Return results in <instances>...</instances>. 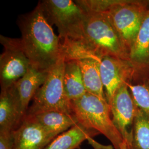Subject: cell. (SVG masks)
<instances>
[{"label":"cell","mask_w":149,"mask_h":149,"mask_svg":"<svg viewBox=\"0 0 149 149\" xmlns=\"http://www.w3.org/2000/svg\"><path fill=\"white\" fill-rule=\"evenodd\" d=\"M17 23L23 48L31 66L48 72L64 54L60 38L54 33L39 3L33 11L19 16Z\"/></svg>","instance_id":"cell-1"},{"label":"cell","mask_w":149,"mask_h":149,"mask_svg":"<svg viewBox=\"0 0 149 149\" xmlns=\"http://www.w3.org/2000/svg\"><path fill=\"white\" fill-rule=\"evenodd\" d=\"M82 11L85 47L88 53L99 59L108 56L130 61L128 49L106 12Z\"/></svg>","instance_id":"cell-2"},{"label":"cell","mask_w":149,"mask_h":149,"mask_svg":"<svg viewBox=\"0 0 149 149\" xmlns=\"http://www.w3.org/2000/svg\"><path fill=\"white\" fill-rule=\"evenodd\" d=\"M71 106L78 123L104 135L114 149H128L113 122L108 102L87 92L80 98L71 101Z\"/></svg>","instance_id":"cell-3"},{"label":"cell","mask_w":149,"mask_h":149,"mask_svg":"<svg viewBox=\"0 0 149 149\" xmlns=\"http://www.w3.org/2000/svg\"><path fill=\"white\" fill-rule=\"evenodd\" d=\"M39 3L49 23L51 26L55 24L58 28L63 48L77 45L86 50L84 31V13L74 1L44 0L39 1Z\"/></svg>","instance_id":"cell-4"},{"label":"cell","mask_w":149,"mask_h":149,"mask_svg":"<svg viewBox=\"0 0 149 149\" xmlns=\"http://www.w3.org/2000/svg\"><path fill=\"white\" fill-rule=\"evenodd\" d=\"M101 8L109 16L129 53L149 10V1L101 0Z\"/></svg>","instance_id":"cell-5"},{"label":"cell","mask_w":149,"mask_h":149,"mask_svg":"<svg viewBox=\"0 0 149 149\" xmlns=\"http://www.w3.org/2000/svg\"><path fill=\"white\" fill-rule=\"evenodd\" d=\"M65 65V57L63 56L48 71L47 79L33 97L27 114L57 111L72 114L71 102L64 90Z\"/></svg>","instance_id":"cell-6"},{"label":"cell","mask_w":149,"mask_h":149,"mask_svg":"<svg viewBox=\"0 0 149 149\" xmlns=\"http://www.w3.org/2000/svg\"><path fill=\"white\" fill-rule=\"evenodd\" d=\"M3 52L0 56L1 90H8L27 74L31 64L23 48L21 38L0 36Z\"/></svg>","instance_id":"cell-7"},{"label":"cell","mask_w":149,"mask_h":149,"mask_svg":"<svg viewBox=\"0 0 149 149\" xmlns=\"http://www.w3.org/2000/svg\"><path fill=\"white\" fill-rule=\"evenodd\" d=\"M109 104L111 107L113 122L129 149L138 107L127 84L123 85L117 91Z\"/></svg>","instance_id":"cell-8"},{"label":"cell","mask_w":149,"mask_h":149,"mask_svg":"<svg viewBox=\"0 0 149 149\" xmlns=\"http://www.w3.org/2000/svg\"><path fill=\"white\" fill-rule=\"evenodd\" d=\"M100 69L108 104L120 87L132 82L137 76L135 68L130 61L113 56L102 58Z\"/></svg>","instance_id":"cell-9"},{"label":"cell","mask_w":149,"mask_h":149,"mask_svg":"<svg viewBox=\"0 0 149 149\" xmlns=\"http://www.w3.org/2000/svg\"><path fill=\"white\" fill-rule=\"evenodd\" d=\"M13 149H44L55 138L28 114L13 131Z\"/></svg>","instance_id":"cell-10"},{"label":"cell","mask_w":149,"mask_h":149,"mask_svg":"<svg viewBox=\"0 0 149 149\" xmlns=\"http://www.w3.org/2000/svg\"><path fill=\"white\" fill-rule=\"evenodd\" d=\"M48 73L31 66L26 74L8 89L17 102L23 117L28 112L30 102L44 83Z\"/></svg>","instance_id":"cell-11"},{"label":"cell","mask_w":149,"mask_h":149,"mask_svg":"<svg viewBox=\"0 0 149 149\" xmlns=\"http://www.w3.org/2000/svg\"><path fill=\"white\" fill-rule=\"evenodd\" d=\"M130 61L139 75L149 77V10L129 52Z\"/></svg>","instance_id":"cell-12"},{"label":"cell","mask_w":149,"mask_h":149,"mask_svg":"<svg viewBox=\"0 0 149 149\" xmlns=\"http://www.w3.org/2000/svg\"><path fill=\"white\" fill-rule=\"evenodd\" d=\"M101 59L87 58L74 60L80 66L87 92L107 101L100 74Z\"/></svg>","instance_id":"cell-13"},{"label":"cell","mask_w":149,"mask_h":149,"mask_svg":"<svg viewBox=\"0 0 149 149\" xmlns=\"http://www.w3.org/2000/svg\"><path fill=\"white\" fill-rule=\"evenodd\" d=\"M28 115L32 116L48 133L55 138L78 123L73 114L63 112L46 111Z\"/></svg>","instance_id":"cell-14"},{"label":"cell","mask_w":149,"mask_h":149,"mask_svg":"<svg viewBox=\"0 0 149 149\" xmlns=\"http://www.w3.org/2000/svg\"><path fill=\"white\" fill-rule=\"evenodd\" d=\"M24 117L9 90L1 91L0 132H12L21 124Z\"/></svg>","instance_id":"cell-15"},{"label":"cell","mask_w":149,"mask_h":149,"mask_svg":"<svg viewBox=\"0 0 149 149\" xmlns=\"http://www.w3.org/2000/svg\"><path fill=\"white\" fill-rule=\"evenodd\" d=\"M100 134L95 130L84 127L77 123L66 132L60 134L52 140L44 149H75L86 140Z\"/></svg>","instance_id":"cell-16"},{"label":"cell","mask_w":149,"mask_h":149,"mask_svg":"<svg viewBox=\"0 0 149 149\" xmlns=\"http://www.w3.org/2000/svg\"><path fill=\"white\" fill-rule=\"evenodd\" d=\"M64 86L65 95L70 102L80 98L87 93L80 66L76 60H65Z\"/></svg>","instance_id":"cell-17"},{"label":"cell","mask_w":149,"mask_h":149,"mask_svg":"<svg viewBox=\"0 0 149 149\" xmlns=\"http://www.w3.org/2000/svg\"><path fill=\"white\" fill-rule=\"evenodd\" d=\"M129 149H149V117L138 108Z\"/></svg>","instance_id":"cell-18"},{"label":"cell","mask_w":149,"mask_h":149,"mask_svg":"<svg viewBox=\"0 0 149 149\" xmlns=\"http://www.w3.org/2000/svg\"><path fill=\"white\" fill-rule=\"evenodd\" d=\"M136 106L149 117V78L142 83L127 84Z\"/></svg>","instance_id":"cell-19"},{"label":"cell","mask_w":149,"mask_h":149,"mask_svg":"<svg viewBox=\"0 0 149 149\" xmlns=\"http://www.w3.org/2000/svg\"><path fill=\"white\" fill-rule=\"evenodd\" d=\"M14 143L13 132H0V149H13Z\"/></svg>","instance_id":"cell-20"},{"label":"cell","mask_w":149,"mask_h":149,"mask_svg":"<svg viewBox=\"0 0 149 149\" xmlns=\"http://www.w3.org/2000/svg\"><path fill=\"white\" fill-rule=\"evenodd\" d=\"M79 149H80V148H79Z\"/></svg>","instance_id":"cell-21"}]
</instances>
